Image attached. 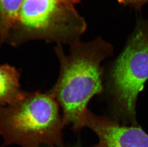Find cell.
<instances>
[{
	"instance_id": "obj_1",
	"label": "cell",
	"mask_w": 148,
	"mask_h": 147,
	"mask_svg": "<svg viewBox=\"0 0 148 147\" xmlns=\"http://www.w3.org/2000/svg\"><path fill=\"white\" fill-rule=\"evenodd\" d=\"M70 46L68 55L62 45L55 47L60 71L49 91L62 108L64 126L71 125L74 132H78L84 127L89 102L103 91L101 64L113 54V48L101 37L87 43L78 41Z\"/></svg>"
},
{
	"instance_id": "obj_2",
	"label": "cell",
	"mask_w": 148,
	"mask_h": 147,
	"mask_svg": "<svg viewBox=\"0 0 148 147\" xmlns=\"http://www.w3.org/2000/svg\"><path fill=\"white\" fill-rule=\"evenodd\" d=\"M60 107L49 91H25L16 102L0 106L1 147H64Z\"/></svg>"
},
{
	"instance_id": "obj_3",
	"label": "cell",
	"mask_w": 148,
	"mask_h": 147,
	"mask_svg": "<svg viewBox=\"0 0 148 147\" xmlns=\"http://www.w3.org/2000/svg\"><path fill=\"white\" fill-rule=\"evenodd\" d=\"M86 27L73 4L62 0H24L5 43L17 46L41 40L71 45L80 41Z\"/></svg>"
},
{
	"instance_id": "obj_4",
	"label": "cell",
	"mask_w": 148,
	"mask_h": 147,
	"mask_svg": "<svg viewBox=\"0 0 148 147\" xmlns=\"http://www.w3.org/2000/svg\"><path fill=\"white\" fill-rule=\"evenodd\" d=\"M148 79V19L140 18L109 74L108 90L118 118L137 126V97Z\"/></svg>"
},
{
	"instance_id": "obj_5",
	"label": "cell",
	"mask_w": 148,
	"mask_h": 147,
	"mask_svg": "<svg viewBox=\"0 0 148 147\" xmlns=\"http://www.w3.org/2000/svg\"><path fill=\"white\" fill-rule=\"evenodd\" d=\"M84 126L98 136L99 142L94 147H148V135L140 127L122 126L89 110L85 114Z\"/></svg>"
},
{
	"instance_id": "obj_6",
	"label": "cell",
	"mask_w": 148,
	"mask_h": 147,
	"mask_svg": "<svg viewBox=\"0 0 148 147\" xmlns=\"http://www.w3.org/2000/svg\"><path fill=\"white\" fill-rule=\"evenodd\" d=\"M21 73L8 64L0 65V106L4 107L21 99L25 92L20 84Z\"/></svg>"
},
{
	"instance_id": "obj_7",
	"label": "cell",
	"mask_w": 148,
	"mask_h": 147,
	"mask_svg": "<svg viewBox=\"0 0 148 147\" xmlns=\"http://www.w3.org/2000/svg\"><path fill=\"white\" fill-rule=\"evenodd\" d=\"M24 1V0H0V43H5Z\"/></svg>"
},
{
	"instance_id": "obj_8",
	"label": "cell",
	"mask_w": 148,
	"mask_h": 147,
	"mask_svg": "<svg viewBox=\"0 0 148 147\" xmlns=\"http://www.w3.org/2000/svg\"><path fill=\"white\" fill-rule=\"evenodd\" d=\"M125 5L140 10L143 6L148 3V0H117Z\"/></svg>"
},
{
	"instance_id": "obj_9",
	"label": "cell",
	"mask_w": 148,
	"mask_h": 147,
	"mask_svg": "<svg viewBox=\"0 0 148 147\" xmlns=\"http://www.w3.org/2000/svg\"><path fill=\"white\" fill-rule=\"evenodd\" d=\"M62 1H66L67 3H70L73 4V5L77 4V3H80L81 1V0H62Z\"/></svg>"
},
{
	"instance_id": "obj_10",
	"label": "cell",
	"mask_w": 148,
	"mask_h": 147,
	"mask_svg": "<svg viewBox=\"0 0 148 147\" xmlns=\"http://www.w3.org/2000/svg\"><path fill=\"white\" fill-rule=\"evenodd\" d=\"M82 147L80 143V142H77V143H76L75 144L73 145V146H69V147Z\"/></svg>"
}]
</instances>
